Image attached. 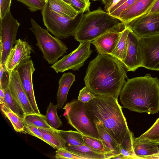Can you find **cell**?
<instances>
[{
  "label": "cell",
  "instance_id": "cell-1",
  "mask_svg": "<svg viewBox=\"0 0 159 159\" xmlns=\"http://www.w3.org/2000/svg\"><path fill=\"white\" fill-rule=\"evenodd\" d=\"M126 68L112 56L98 54L90 61L84 78L86 86L95 96L118 99L127 78Z\"/></svg>",
  "mask_w": 159,
  "mask_h": 159
},
{
  "label": "cell",
  "instance_id": "cell-2",
  "mask_svg": "<svg viewBox=\"0 0 159 159\" xmlns=\"http://www.w3.org/2000/svg\"><path fill=\"white\" fill-rule=\"evenodd\" d=\"M123 107L139 113L159 111V80L149 74L128 79L119 94Z\"/></svg>",
  "mask_w": 159,
  "mask_h": 159
},
{
  "label": "cell",
  "instance_id": "cell-3",
  "mask_svg": "<svg viewBox=\"0 0 159 159\" xmlns=\"http://www.w3.org/2000/svg\"><path fill=\"white\" fill-rule=\"evenodd\" d=\"M86 113L94 123L101 122L107 131L120 144L130 132L118 99L110 96H96L85 104Z\"/></svg>",
  "mask_w": 159,
  "mask_h": 159
},
{
  "label": "cell",
  "instance_id": "cell-4",
  "mask_svg": "<svg viewBox=\"0 0 159 159\" xmlns=\"http://www.w3.org/2000/svg\"><path fill=\"white\" fill-rule=\"evenodd\" d=\"M127 25L118 18L112 16L99 7L84 14L80 26L74 34L80 43L91 42L103 34Z\"/></svg>",
  "mask_w": 159,
  "mask_h": 159
},
{
  "label": "cell",
  "instance_id": "cell-5",
  "mask_svg": "<svg viewBox=\"0 0 159 159\" xmlns=\"http://www.w3.org/2000/svg\"><path fill=\"white\" fill-rule=\"evenodd\" d=\"M42 14L47 29L55 37L64 39L75 34L83 19L84 12H79L74 18L66 17L52 10L45 3Z\"/></svg>",
  "mask_w": 159,
  "mask_h": 159
},
{
  "label": "cell",
  "instance_id": "cell-6",
  "mask_svg": "<svg viewBox=\"0 0 159 159\" xmlns=\"http://www.w3.org/2000/svg\"><path fill=\"white\" fill-rule=\"evenodd\" d=\"M30 22L32 27L30 29L35 37L36 45L43 53V58L49 64H54L66 53L67 46L58 38L51 35L48 30L41 27L32 18Z\"/></svg>",
  "mask_w": 159,
  "mask_h": 159
},
{
  "label": "cell",
  "instance_id": "cell-7",
  "mask_svg": "<svg viewBox=\"0 0 159 159\" xmlns=\"http://www.w3.org/2000/svg\"><path fill=\"white\" fill-rule=\"evenodd\" d=\"M68 123L83 135L101 140L95 124L89 118L85 104L77 99L67 103L63 108Z\"/></svg>",
  "mask_w": 159,
  "mask_h": 159
},
{
  "label": "cell",
  "instance_id": "cell-8",
  "mask_svg": "<svg viewBox=\"0 0 159 159\" xmlns=\"http://www.w3.org/2000/svg\"><path fill=\"white\" fill-rule=\"evenodd\" d=\"M20 23L12 16L10 10L0 18V64L4 66L6 59L15 44Z\"/></svg>",
  "mask_w": 159,
  "mask_h": 159
},
{
  "label": "cell",
  "instance_id": "cell-9",
  "mask_svg": "<svg viewBox=\"0 0 159 159\" xmlns=\"http://www.w3.org/2000/svg\"><path fill=\"white\" fill-rule=\"evenodd\" d=\"M91 43L90 42L80 43L75 50L64 56L51 67L57 73L63 72L69 70H79L92 52L90 49Z\"/></svg>",
  "mask_w": 159,
  "mask_h": 159
},
{
  "label": "cell",
  "instance_id": "cell-10",
  "mask_svg": "<svg viewBox=\"0 0 159 159\" xmlns=\"http://www.w3.org/2000/svg\"><path fill=\"white\" fill-rule=\"evenodd\" d=\"M142 66L159 70V34L140 37Z\"/></svg>",
  "mask_w": 159,
  "mask_h": 159
},
{
  "label": "cell",
  "instance_id": "cell-11",
  "mask_svg": "<svg viewBox=\"0 0 159 159\" xmlns=\"http://www.w3.org/2000/svg\"><path fill=\"white\" fill-rule=\"evenodd\" d=\"M126 25L140 37L159 34V13L145 14Z\"/></svg>",
  "mask_w": 159,
  "mask_h": 159
},
{
  "label": "cell",
  "instance_id": "cell-12",
  "mask_svg": "<svg viewBox=\"0 0 159 159\" xmlns=\"http://www.w3.org/2000/svg\"><path fill=\"white\" fill-rule=\"evenodd\" d=\"M15 69L33 109L36 113H40L36 101L33 87V74L35 69L32 61L30 59L25 61Z\"/></svg>",
  "mask_w": 159,
  "mask_h": 159
},
{
  "label": "cell",
  "instance_id": "cell-13",
  "mask_svg": "<svg viewBox=\"0 0 159 159\" xmlns=\"http://www.w3.org/2000/svg\"><path fill=\"white\" fill-rule=\"evenodd\" d=\"M139 38L140 37L130 29L127 37L126 57L122 63L128 71H134L138 68L142 66Z\"/></svg>",
  "mask_w": 159,
  "mask_h": 159
},
{
  "label": "cell",
  "instance_id": "cell-14",
  "mask_svg": "<svg viewBox=\"0 0 159 159\" xmlns=\"http://www.w3.org/2000/svg\"><path fill=\"white\" fill-rule=\"evenodd\" d=\"M32 51L27 42L20 39L16 40L5 62L4 66L7 70L10 73L22 62L30 59Z\"/></svg>",
  "mask_w": 159,
  "mask_h": 159
},
{
  "label": "cell",
  "instance_id": "cell-15",
  "mask_svg": "<svg viewBox=\"0 0 159 159\" xmlns=\"http://www.w3.org/2000/svg\"><path fill=\"white\" fill-rule=\"evenodd\" d=\"M9 88L12 95L22 109L25 115L36 113L23 88L16 69L10 74Z\"/></svg>",
  "mask_w": 159,
  "mask_h": 159
},
{
  "label": "cell",
  "instance_id": "cell-16",
  "mask_svg": "<svg viewBox=\"0 0 159 159\" xmlns=\"http://www.w3.org/2000/svg\"><path fill=\"white\" fill-rule=\"evenodd\" d=\"M125 29H116L109 31L91 42L94 46L98 54L110 55Z\"/></svg>",
  "mask_w": 159,
  "mask_h": 159
},
{
  "label": "cell",
  "instance_id": "cell-17",
  "mask_svg": "<svg viewBox=\"0 0 159 159\" xmlns=\"http://www.w3.org/2000/svg\"><path fill=\"white\" fill-rule=\"evenodd\" d=\"M133 144L138 159L159 158V142L134 136Z\"/></svg>",
  "mask_w": 159,
  "mask_h": 159
},
{
  "label": "cell",
  "instance_id": "cell-18",
  "mask_svg": "<svg viewBox=\"0 0 159 159\" xmlns=\"http://www.w3.org/2000/svg\"><path fill=\"white\" fill-rule=\"evenodd\" d=\"M156 0H137L124 11L118 18L125 25L133 20L148 13Z\"/></svg>",
  "mask_w": 159,
  "mask_h": 159
},
{
  "label": "cell",
  "instance_id": "cell-19",
  "mask_svg": "<svg viewBox=\"0 0 159 159\" xmlns=\"http://www.w3.org/2000/svg\"><path fill=\"white\" fill-rule=\"evenodd\" d=\"M75 75L71 72L64 73L59 80V86L57 95V106L61 110L67 101L69 89L75 80Z\"/></svg>",
  "mask_w": 159,
  "mask_h": 159
},
{
  "label": "cell",
  "instance_id": "cell-20",
  "mask_svg": "<svg viewBox=\"0 0 159 159\" xmlns=\"http://www.w3.org/2000/svg\"><path fill=\"white\" fill-rule=\"evenodd\" d=\"M65 148L85 159H107L112 158V156L109 154L93 149L85 144L79 146L66 145Z\"/></svg>",
  "mask_w": 159,
  "mask_h": 159
},
{
  "label": "cell",
  "instance_id": "cell-21",
  "mask_svg": "<svg viewBox=\"0 0 159 159\" xmlns=\"http://www.w3.org/2000/svg\"><path fill=\"white\" fill-rule=\"evenodd\" d=\"M41 130L43 141L54 149L65 148L66 142L59 130L54 128H39Z\"/></svg>",
  "mask_w": 159,
  "mask_h": 159
},
{
  "label": "cell",
  "instance_id": "cell-22",
  "mask_svg": "<svg viewBox=\"0 0 159 159\" xmlns=\"http://www.w3.org/2000/svg\"><path fill=\"white\" fill-rule=\"evenodd\" d=\"M98 131L101 139L106 146L112 153L114 157L120 154V144L107 131L100 122H94Z\"/></svg>",
  "mask_w": 159,
  "mask_h": 159
},
{
  "label": "cell",
  "instance_id": "cell-23",
  "mask_svg": "<svg viewBox=\"0 0 159 159\" xmlns=\"http://www.w3.org/2000/svg\"><path fill=\"white\" fill-rule=\"evenodd\" d=\"M45 3L52 10L66 17L74 18L78 13L71 5L62 0H46Z\"/></svg>",
  "mask_w": 159,
  "mask_h": 159
},
{
  "label": "cell",
  "instance_id": "cell-24",
  "mask_svg": "<svg viewBox=\"0 0 159 159\" xmlns=\"http://www.w3.org/2000/svg\"><path fill=\"white\" fill-rule=\"evenodd\" d=\"M130 28L127 25L115 48L111 54L122 63L126 57L127 48V37Z\"/></svg>",
  "mask_w": 159,
  "mask_h": 159
},
{
  "label": "cell",
  "instance_id": "cell-25",
  "mask_svg": "<svg viewBox=\"0 0 159 159\" xmlns=\"http://www.w3.org/2000/svg\"><path fill=\"white\" fill-rule=\"evenodd\" d=\"M1 109L3 114L8 118L16 132H23L25 125L23 118L6 106L4 104H0Z\"/></svg>",
  "mask_w": 159,
  "mask_h": 159
},
{
  "label": "cell",
  "instance_id": "cell-26",
  "mask_svg": "<svg viewBox=\"0 0 159 159\" xmlns=\"http://www.w3.org/2000/svg\"><path fill=\"white\" fill-rule=\"evenodd\" d=\"M23 120L25 125L38 128H53L47 123L45 115L41 113H33L25 115Z\"/></svg>",
  "mask_w": 159,
  "mask_h": 159
},
{
  "label": "cell",
  "instance_id": "cell-27",
  "mask_svg": "<svg viewBox=\"0 0 159 159\" xmlns=\"http://www.w3.org/2000/svg\"><path fill=\"white\" fill-rule=\"evenodd\" d=\"M66 142V145L79 146L84 144L83 135L78 131L59 130Z\"/></svg>",
  "mask_w": 159,
  "mask_h": 159
},
{
  "label": "cell",
  "instance_id": "cell-28",
  "mask_svg": "<svg viewBox=\"0 0 159 159\" xmlns=\"http://www.w3.org/2000/svg\"><path fill=\"white\" fill-rule=\"evenodd\" d=\"M58 107L57 105L50 102L47 107L46 120L48 124L52 128L57 129L60 127L62 123L57 114Z\"/></svg>",
  "mask_w": 159,
  "mask_h": 159
},
{
  "label": "cell",
  "instance_id": "cell-29",
  "mask_svg": "<svg viewBox=\"0 0 159 159\" xmlns=\"http://www.w3.org/2000/svg\"><path fill=\"white\" fill-rule=\"evenodd\" d=\"M2 89H3L5 94L4 102L3 103L20 117L23 118L25 114L12 95L9 88V84Z\"/></svg>",
  "mask_w": 159,
  "mask_h": 159
},
{
  "label": "cell",
  "instance_id": "cell-30",
  "mask_svg": "<svg viewBox=\"0 0 159 159\" xmlns=\"http://www.w3.org/2000/svg\"><path fill=\"white\" fill-rule=\"evenodd\" d=\"M133 133L130 131L122 143L120 145V154L125 156L126 159H138L136 156L133 147Z\"/></svg>",
  "mask_w": 159,
  "mask_h": 159
},
{
  "label": "cell",
  "instance_id": "cell-31",
  "mask_svg": "<svg viewBox=\"0 0 159 159\" xmlns=\"http://www.w3.org/2000/svg\"><path fill=\"white\" fill-rule=\"evenodd\" d=\"M83 137L85 145L95 149L109 154L112 156V158L114 156L112 152L106 146L101 140L84 135H83Z\"/></svg>",
  "mask_w": 159,
  "mask_h": 159
},
{
  "label": "cell",
  "instance_id": "cell-32",
  "mask_svg": "<svg viewBox=\"0 0 159 159\" xmlns=\"http://www.w3.org/2000/svg\"><path fill=\"white\" fill-rule=\"evenodd\" d=\"M136 0H121L107 12L112 16L118 18L124 11L132 5Z\"/></svg>",
  "mask_w": 159,
  "mask_h": 159
},
{
  "label": "cell",
  "instance_id": "cell-33",
  "mask_svg": "<svg viewBox=\"0 0 159 159\" xmlns=\"http://www.w3.org/2000/svg\"><path fill=\"white\" fill-rule=\"evenodd\" d=\"M139 137L159 142V117L147 131Z\"/></svg>",
  "mask_w": 159,
  "mask_h": 159
},
{
  "label": "cell",
  "instance_id": "cell-34",
  "mask_svg": "<svg viewBox=\"0 0 159 159\" xmlns=\"http://www.w3.org/2000/svg\"><path fill=\"white\" fill-rule=\"evenodd\" d=\"M55 158L57 159H85L66 149L61 148L57 149L56 151Z\"/></svg>",
  "mask_w": 159,
  "mask_h": 159
},
{
  "label": "cell",
  "instance_id": "cell-35",
  "mask_svg": "<svg viewBox=\"0 0 159 159\" xmlns=\"http://www.w3.org/2000/svg\"><path fill=\"white\" fill-rule=\"evenodd\" d=\"M26 6L31 12L38 10L42 11L44 8L45 3L40 0H16Z\"/></svg>",
  "mask_w": 159,
  "mask_h": 159
},
{
  "label": "cell",
  "instance_id": "cell-36",
  "mask_svg": "<svg viewBox=\"0 0 159 159\" xmlns=\"http://www.w3.org/2000/svg\"><path fill=\"white\" fill-rule=\"evenodd\" d=\"M95 97L96 96L85 86L80 91L77 100L85 104Z\"/></svg>",
  "mask_w": 159,
  "mask_h": 159
},
{
  "label": "cell",
  "instance_id": "cell-37",
  "mask_svg": "<svg viewBox=\"0 0 159 159\" xmlns=\"http://www.w3.org/2000/svg\"><path fill=\"white\" fill-rule=\"evenodd\" d=\"M70 5L78 13L89 11L90 5L88 4L85 0H70Z\"/></svg>",
  "mask_w": 159,
  "mask_h": 159
},
{
  "label": "cell",
  "instance_id": "cell-38",
  "mask_svg": "<svg viewBox=\"0 0 159 159\" xmlns=\"http://www.w3.org/2000/svg\"><path fill=\"white\" fill-rule=\"evenodd\" d=\"M23 132L37 137L43 141L42 134L39 128L37 127L29 125H25Z\"/></svg>",
  "mask_w": 159,
  "mask_h": 159
},
{
  "label": "cell",
  "instance_id": "cell-39",
  "mask_svg": "<svg viewBox=\"0 0 159 159\" xmlns=\"http://www.w3.org/2000/svg\"><path fill=\"white\" fill-rule=\"evenodd\" d=\"M0 67V88H2L9 84L10 73L1 64Z\"/></svg>",
  "mask_w": 159,
  "mask_h": 159
},
{
  "label": "cell",
  "instance_id": "cell-40",
  "mask_svg": "<svg viewBox=\"0 0 159 159\" xmlns=\"http://www.w3.org/2000/svg\"><path fill=\"white\" fill-rule=\"evenodd\" d=\"M0 18H3L10 10L11 0H0Z\"/></svg>",
  "mask_w": 159,
  "mask_h": 159
},
{
  "label": "cell",
  "instance_id": "cell-41",
  "mask_svg": "<svg viewBox=\"0 0 159 159\" xmlns=\"http://www.w3.org/2000/svg\"><path fill=\"white\" fill-rule=\"evenodd\" d=\"M159 13V0H156L148 14Z\"/></svg>",
  "mask_w": 159,
  "mask_h": 159
},
{
  "label": "cell",
  "instance_id": "cell-42",
  "mask_svg": "<svg viewBox=\"0 0 159 159\" xmlns=\"http://www.w3.org/2000/svg\"><path fill=\"white\" fill-rule=\"evenodd\" d=\"M104 4H105V10L107 11L108 10L110 5L114 1V0H102Z\"/></svg>",
  "mask_w": 159,
  "mask_h": 159
},
{
  "label": "cell",
  "instance_id": "cell-43",
  "mask_svg": "<svg viewBox=\"0 0 159 159\" xmlns=\"http://www.w3.org/2000/svg\"><path fill=\"white\" fill-rule=\"evenodd\" d=\"M5 98L4 92L3 89L0 88V103H3L4 102Z\"/></svg>",
  "mask_w": 159,
  "mask_h": 159
},
{
  "label": "cell",
  "instance_id": "cell-44",
  "mask_svg": "<svg viewBox=\"0 0 159 159\" xmlns=\"http://www.w3.org/2000/svg\"><path fill=\"white\" fill-rule=\"evenodd\" d=\"M66 3L70 4V0H62Z\"/></svg>",
  "mask_w": 159,
  "mask_h": 159
},
{
  "label": "cell",
  "instance_id": "cell-45",
  "mask_svg": "<svg viewBox=\"0 0 159 159\" xmlns=\"http://www.w3.org/2000/svg\"><path fill=\"white\" fill-rule=\"evenodd\" d=\"M86 2L89 4H90V2L89 0H85Z\"/></svg>",
  "mask_w": 159,
  "mask_h": 159
},
{
  "label": "cell",
  "instance_id": "cell-46",
  "mask_svg": "<svg viewBox=\"0 0 159 159\" xmlns=\"http://www.w3.org/2000/svg\"><path fill=\"white\" fill-rule=\"evenodd\" d=\"M40 0L41 1V2H43L44 3H45L46 0Z\"/></svg>",
  "mask_w": 159,
  "mask_h": 159
},
{
  "label": "cell",
  "instance_id": "cell-47",
  "mask_svg": "<svg viewBox=\"0 0 159 159\" xmlns=\"http://www.w3.org/2000/svg\"><path fill=\"white\" fill-rule=\"evenodd\" d=\"M93 0V1H98V0Z\"/></svg>",
  "mask_w": 159,
  "mask_h": 159
}]
</instances>
